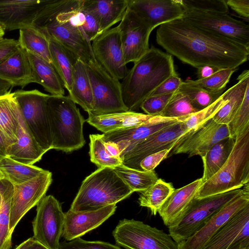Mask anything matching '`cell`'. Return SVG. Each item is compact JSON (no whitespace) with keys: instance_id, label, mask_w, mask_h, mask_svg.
Masks as SVG:
<instances>
[{"instance_id":"cell-41","label":"cell","mask_w":249,"mask_h":249,"mask_svg":"<svg viewBox=\"0 0 249 249\" xmlns=\"http://www.w3.org/2000/svg\"><path fill=\"white\" fill-rule=\"evenodd\" d=\"M198 111L199 110L193 106L188 97L178 89L160 116L177 119Z\"/></svg>"},{"instance_id":"cell-7","label":"cell","mask_w":249,"mask_h":249,"mask_svg":"<svg viewBox=\"0 0 249 249\" xmlns=\"http://www.w3.org/2000/svg\"><path fill=\"white\" fill-rule=\"evenodd\" d=\"M242 190V188L201 198H195L183 214L168 227L169 234L178 243L185 240Z\"/></svg>"},{"instance_id":"cell-47","label":"cell","mask_w":249,"mask_h":249,"mask_svg":"<svg viewBox=\"0 0 249 249\" xmlns=\"http://www.w3.org/2000/svg\"><path fill=\"white\" fill-rule=\"evenodd\" d=\"M175 93L150 95L143 101L140 108L147 115L160 116Z\"/></svg>"},{"instance_id":"cell-2","label":"cell","mask_w":249,"mask_h":249,"mask_svg":"<svg viewBox=\"0 0 249 249\" xmlns=\"http://www.w3.org/2000/svg\"><path fill=\"white\" fill-rule=\"evenodd\" d=\"M83 22L80 0H50L39 12L33 25L87 63L93 56L91 44L82 32Z\"/></svg>"},{"instance_id":"cell-38","label":"cell","mask_w":249,"mask_h":249,"mask_svg":"<svg viewBox=\"0 0 249 249\" xmlns=\"http://www.w3.org/2000/svg\"><path fill=\"white\" fill-rule=\"evenodd\" d=\"M114 169L133 192H141L147 189L159 179L154 171H147L132 168L123 164Z\"/></svg>"},{"instance_id":"cell-16","label":"cell","mask_w":249,"mask_h":249,"mask_svg":"<svg viewBox=\"0 0 249 249\" xmlns=\"http://www.w3.org/2000/svg\"><path fill=\"white\" fill-rule=\"evenodd\" d=\"M119 27L125 63L135 62L149 49V39L153 31L134 12L127 8Z\"/></svg>"},{"instance_id":"cell-17","label":"cell","mask_w":249,"mask_h":249,"mask_svg":"<svg viewBox=\"0 0 249 249\" xmlns=\"http://www.w3.org/2000/svg\"><path fill=\"white\" fill-rule=\"evenodd\" d=\"M242 189L239 195L226 204L193 234L178 243V249H202L231 216L249 204V182Z\"/></svg>"},{"instance_id":"cell-24","label":"cell","mask_w":249,"mask_h":249,"mask_svg":"<svg viewBox=\"0 0 249 249\" xmlns=\"http://www.w3.org/2000/svg\"><path fill=\"white\" fill-rule=\"evenodd\" d=\"M17 141L8 150V156L25 164L33 165L46 152L37 143L28 130L19 107L17 111Z\"/></svg>"},{"instance_id":"cell-58","label":"cell","mask_w":249,"mask_h":249,"mask_svg":"<svg viewBox=\"0 0 249 249\" xmlns=\"http://www.w3.org/2000/svg\"><path fill=\"white\" fill-rule=\"evenodd\" d=\"M31 240V238L28 239L27 240L24 241L20 245H19L18 247H17L15 249H26L28 245H29Z\"/></svg>"},{"instance_id":"cell-51","label":"cell","mask_w":249,"mask_h":249,"mask_svg":"<svg viewBox=\"0 0 249 249\" xmlns=\"http://www.w3.org/2000/svg\"><path fill=\"white\" fill-rule=\"evenodd\" d=\"M19 47L18 40L2 38L0 39V65Z\"/></svg>"},{"instance_id":"cell-49","label":"cell","mask_w":249,"mask_h":249,"mask_svg":"<svg viewBox=\"0 0 249 249\" xmlns=\"http://www.w3.org/2000/svg\"><path fill=\"white\" fill-rule=\"evenodd\" d=\"M170 150V149H166L146 156L140 163L141 170L147 171H154L155 168L160 162L167 158Z\"/></svg>"},{"instance_id":"cell-48","label":"cell","mask_w":249,"mask_h":249,"mask_svg":"<svg viewBox=\"0 0 249 249\" xmlns=\"http://www.w3.org/2000/svg\"><path fill=\"white\" fill-rule=\"evenodd\" d=\"M60 249H122L120 247L100 241H86L78 238L60 243Z\"/></svg>"},{"instance_id":"cell-21","label":"cell","mask_w":249,"mask_h":249,"mask_svg":"<svg viewBox=\"0 0 249 249\" xmlns=\"http://www.w3.org/2000/svg\"><path fill=\"white\" fill-rule=\"evenodd\" d=\"M127 8L153 30L160 25L181 18L184 10L178 0H127Z\"/></svg>"},{"instance_id":"cell-34","label":"cell","mask_w":249,"mask_h":249,"mask_svg":"<svg viewBox=\"0 0 249 249\" xmlns=\"http://www.w3.org/2000/svg\"><path fill=\"white\" fill-rule=\"evenodd\" d=\"M18 41L19 47L25 51L52 64L49 38L35 26L32 25L20 29Z\"/></svg>"},{"instance_id":"cell-12","label":"cell","mask_w":249,"mask_h":249,"mask_svg":"<svg viewBox=\"0 0 249 249\" xmlns=\"http://www.w3.org/2000/svg\"><path fill=\"white\" fill-rule=\"evenodd\" d=\"M189 22L249 47V26L228 13L184 10L182 18Z\"/></svg>"},{"instance_id":"cell-29","label":"cell","mask_w":249,"mask_h":249,"mask_svg":"<svg viewBox=\"0 0 249 249\" xmlns=\"http://www.w3.org/2000/svg\"><path fill=\"white\" fill-rule=\"evenodd\" d=\"M237 80V83L226 91L227 103L212 118L217 124L227 125L240 107L249 87V70L244 71Z\"/></svg>"},{"instance_id":"cell-57","label":"cell","mask_w":249,"mask_h":249,"mask_svg":"<svg viewBox=\"0 0 249 249\" xmlns=\"http://www.w3.org/2000/svg\"><path fill=\"white\" fill-rule=\"evenodd\" d=\"M26 249H49L31 237V242Z\"/></svg>"},{"instance_id":"cell-22","label":"cell","mask_w":249,"mask_h":249,"mask_svg":"<svg viewBox=\"0 0 249 249\" xmlns=\"http://www.w3.org/2000/svg\"><path fill=\"white\" fill-rule=\"evenodd\" d=\"M50 0H0V23L5 30L32 26Z\"/></svg>"},{"instance_id":"cell-33","label":"cell","mask_w":249,"mask_h":249,"mask_svg":"<svg viewBox=\"0 0 249 249\" xmlns=\"http://www.w3.org/2000/svg\"><path fill=\"white\" fill-rule=\"evenodd\" d=\"M235 142L230 137L223 139L210 148L201 158L203 163L202 183L213 177L228 159Z\"/></svg>"},{"instance_id":"cell-26","label":"cell","mask_w":249,"mask_h":249,"mask_svg":"<svg viewBox=\"0 0 249 249\" xmlns=\"http://www.w3.org/2000/svg\"><path fill=\"white\" fill-rule=\"evenodd\" d=\"M0 79L22 89L36 83L26 51L19 47L0 65Z\"/></svg>"},{"instance_id":"cell-44","label":"cell","mask_w":249,"mask_h":249,"mask_svg":"<svg viewBox=\"0 0 249 249\" xmlns=\"http://www.w3.org/2000/svg\"><path fill=\"white\" fill-rule=\"evenodd\" d=\"M227 126L230 137L234 140L249 129V87L240 107Z\"/></svg>"},{"instance_id":"cell-11","label":"cell","mask_w":249,"mask_h":249,"mask_svg":"<svg viewBox=\"0 0 249 249\" xmlns=\"http://www.w3.org/2000/svg\"><path fill=\"white\" fill-rule=\"evenodd\" d=\"M36 206V215L32 222L33 238L49 249H60L65 213L59 202L49 195Z\"/></svg>"},{"instance_id":"cell-5","label":"cell","mask_w":249,"mask_h":249,"mask_svg":"<svg viewBox=\"0 0 249 249\" xmlns=\"http://www.w3.org/2000/svg\"><path fill=\"white\" fill-rule=\"evenodd\" d=\"M52 149L70 153L85 144V121L76 104L68 96L50 95L47 101Z\"/></svg>"},{"instance_id":"cell-3","label":"cell","mask_w":249,"mask_h":249,"mask_svg":"<svg viewBox=\"0 0 249 249\" xmlns=\"http://www.w3.org/2000/svg\"><path fill=\"white\" fill-rule=\"evenodd\" d=\"M176 74L172 56L154 46L150 48L134 63L121 83L123 100L128 111L140 108L160 84Z\"/></svg>"},{"instance_id":"cell-46","label":"cell","mask_w":249,"mask_h":249,"mask_svg":"<svg viewBox=\"0 0 249 249\" xmlns=\"http://www.w3.org/2000/svg\"><path fill=\"white\" fill-rule=\"evenodd\" d=\"M184 10L228 13L229 7L225 0H178Z\"/></svg>"},{"instance_id":"cell-36","label":"cell","mask_w":249,"mask_h":249,"mask_svg":"<svg viewBox=\"0 0 249 249\" xmlns=\"http://www.w3.org/2000/svg\"><path fill=\"white\" fill-rule=\"evenodd\" d=\"M45 170L33 165L25 164L6 157L0 160V171L5 179L13 185L27 181Z\"/></svg>"},{"instance_id":"cell-28","label":"cell","mask_w":249,"mask_h":249,"mask_svg":"<svg viewBox=\"0 0 249 249\" xmlns=\"http://www.w3.org/2000/svg\"><path fill=\"white\" fill-rule=\"evenodd\" d=\"M26 52L36 83L41 85L52 95H65L64 85L53 64Z\"/></svg>"},{"instance_id":"cell-15","label":"cell","mask_w":249,"mask_h":249,"mask_svg":"<svg viewBox=\"0 0 249 249\" xmlns=\"http://www.w3.org/2000/svg\"><path fill=\"white\" fill-rule=\"evenodd\" d=\"M93 56L111 76L123 80L128 69L125 63L118 26L104 32L91 42Z\"/></svg>"},{"instance_id":"cell-30","label":"cell","mask_w":249,"mask_h":249,"mask_svg":"<svg viewBox=\"0 0 249 249\" xmlns=\"http://www.w3.org/2000/svg\"><path fill=\"white\" fill-rule=\"evenodd\" d=\"M52 64L64 88L71 90L75 65L78 57L71 51L56 40L48 38Z\"/></svg>"},{"instance_id":"cell-52","label":"cell","mask_w":249,"mask_h":249,"mask_svg":"<svg viewBox=\"0 0 249 249\" xmlns=\"http://www.w3.org/2000/svg\"><path fill=\"white\" fill-rule=\"evenodd\" d=\"M228 7L235 11L241 17L249 18V0H226Z\"/></svg>"},{"instance_id":"cell-31","label":"cell","mask_w":249,"mask_h":249,"mask_svg":"<svg viewBox=\"0 0 249 249\" xmlns=\"http://www.w3.org/2000/svg\"><path fill=\"white\" fill-rule=\"evenodd\" d=\"M69 96L85 111L90 113L92 110L93 96L86 63L78 59L74 66L71 87Z\"/></svg>"},{"instance_id":"cell-59","label":"cell","mask_w":249,"mask_h":249,"mask_svg":"<svg viewBox=\"0 0 249 249\" xmlns=\"http://www.w3.org/2000/svg\"><path fill=\"white\" fill-rule=\"evenodd\" d=\"M5 29L3 26L0 23V39L3 38Z\"/></svg>"},{"instance_id":"cell-61","label":"cell","mask_w":249,"mask_h":249,"mask_svg":"<svg viewBox=\"0 0 249 249\" xmlns=\"http://www.w3.org/2000/svg\"></svg>"},{"instance_id":"cell-37","label":"cell","mask_w":249,"mask_h":249,"mask_svg":"<svg viewBox=\"0 0 249 249\" xmlns=\"http://www.w3.org/2000/svg\"><path fill=\"white\" fill-rule=\"evenodd\" d=\"M174 190L171 183L159 178L152 186L140 192L139 205L149 209L152 214L155 215Z\"/></svg>"},{"instance_id":"cell-35","label":"cell","mask_w":249,"mask_h":249,"mask_svg":"<svg viewBox=\"0 0 249 249\" xmlns=\"http://www.w3.org/2000/svg\"><path fill=\"white\" fill-rule=\"evenodd\" d=\"M13 185L8 180H0V249H10L12 235L9 230Z\"/></svg>"},{"instance_id":"cell-8","label":"cell","mask_w":249,"mask_h":249,"mask_svg":"<svg viewBox=\"0 0 249 249\" xmlns=\"http://www.w3.org/2000/svg\"><path fill=\"white\" fill-rule=\"evenodd\" d=\"M30 132L46 152L52 149L47 101L50 95L37 89L13 92Z\"/></svg>"},{"instance_id":"cell-23","label":"cell","mask_w":249,"mask_h":249,"mask_svg":"<svg viewBox=\"0 0 249 249\" xmlns=\"http://www.w3.org/2000/svg\"><path fill=\"white\" fill-rule=\"evenodd\" d=\"M116 204L90 211L75 212L70 209L65 213L62 236L67 241L80 238L97 228L115 212Z\"/></svg>"},{"instance_id":"cell-50","label":"cell","mask_w":249,"mask_h":249,"mask_svg":"<svg viewBox=\"0 0 249 249\" xmlns=\"http://www.w3.org/2000/svg\"><path fill=\"white\" fill-rule=\"evenodd\" d=\"M183 81L178 74L173 75L165 80L152 93L151 95L167 94L176 92L180 88Z\"/></svg>"},{"instance_id":"cell-4","label":"cell","mask_w":249,"mask_h":249,"mask_svg":"<svg viewBox=\"0 0 249 249\" xmlns=\"http://www.w3.org/2000/svg\"><path fill=\"white\" fill-rule=\"evenodd\" d=\"M133 193L114 168H98L82 181L70 209L75 212L96 210L116 204Z\"/></svg>"},{"instance_id":"cell-14","label":"cell","mask_w":249,"mask_h":249,"mask_svg":"<svg viewBox=\"0 0 249 249\" xmlns=\"http://www.w3.org/2000/svg\"><path fill=\"white\" fill-rule=\"evenodd\" d=\"M52 180V173L45 170L27 181L13 185L9 224L11 233L23 216L45 196Z\"/></svg>"},{"instance_id":"cell-45","label":"cell","mask_w":249,"mask_h":249,"mask_svg":"<svg viewBox=\"0 0 249 249\" xmlns=\"http://www.w3.org/2000/svg\"><path fill=\"white\" fill-rule=\"evenodd\" d=\"M126 112L127 111L103 115L89 113L86 121L103 133H107L123 128L124 119Z\"/></svg>"},{"instance_id":"cell-54","label":"cell","mask_w":249,"mask_h":249,"mask_svg":"<svg viewBox=\"0 0 249 249\" xmlns=\"http://www.w3.org/2000/svg\"><path fill=\"white\" fill-rule=\"evenodd\" d=\"M105 145L107 152L111 156L121 159V152L116 143L113 142H105Z\"/></svg>"},{"instance_id":"cell-6","label":"cell","mask_w":249,"mask_h":249,"mask_svg":"<svg viewBox=\"0 0 249 249\" xmlns=\"http://www.w3.org/2000/svg\"><path fill=\"white\" fill-rule=\"evenodd\" d=\"M249 182V129L238 136L227 160L213 177L203 183L196 198L242 188Z\"/></svg>"},{"instance_id":"cell-53","label":"cell","mask_w":249,"mask_h":249,"mask_svg":"<svg viewBox=\"0 0 249 249\" xmlns=\"http://www.w3.org/2000/svg\"><path fill=\"white\" fill-rule=\"evenodd\" d=\"M223 69L211 66H204L197 68V76L198 79L207 78L216 73L220 70Z\"/></svg>"},{"instance_id":"cell-1","label":"cell","mask_w":249,"mask_h":249,"mask_svg":"<svg viewBox=\"0 0 249 249\" xmlns=\"http://www.w3.org/2000/svg\"><path fill=\"white\" fill-rule=\"evenodd\" d=\"M156 40L168 53L197 69L211 66L237 69L249 59V47L183 18L160 25Z\"/></svg>"},{"instance_id":"cell-56","label":"cell","mask_w":249,"mask_h":249,"mask_svg":"<svg viewBox=\"0 0 249 249\" xmlns=\"http://www.w3.org/2000/svg\"><path fill=\"white\" fill-rule=\"evenodd\" d=\"M12 87L9 83L0 79V95L11 91Z\"/></svg>"},{"instance_id":"cell-25","label":"cell","mask_w":249,"mask_h":249,"mask_svg":"<svg viewBox=\"0 0 249 249\" xmlns=\"http://www.w3.org/2000/svg\"><path fill=\"white\" fill-rule=\"evenodd\" d=\"M202 184L201 178L178 189L174 190L158 211L164 224L168 227L185 213Z\"/></svg>"},{"instance_id":"cell-18","label":"cell","mask_w":249,"mask_h":249,"mask_svg":"<svg viewBox=\"0 0 249 249\" xmlns=\"http://www.w3.org/2000/svg\"><path fill=\"white\" fill-rule=\"evenodd\" d=\"M188 131L184 124L178 121L158 131L121 156L123 164L141 170L140 163L143 159L164 149L171 150L179 138Z\"/></svg>"},{"instance_id":"cell-20","label":"cell","mask_w":249,"mask_h":249,"mask_svg":"<svg viewBox=\"0 0 249 249\" xmlns=\"http://www.w3.org/2000/svg\"><path fill=\"white\" fill-rule=\"evenodd\" d=\"M178 122L176 118L155 116L138 125L103 133L101 137L105 142L116 143L122 156L148 137Z\"/></svg>"},{"instance_id":"cell-32","label":"cell","mask_w":249,"mask_h":249,"mask_svg":"<svg viewBox=\"0 0 249 249\" xmlns=\"http://www.w3.org/2000/svg\"><path fill=\"white\" fill-rule=\"evenodd\" d=\"M18 104L11 91L0 95V131L9 148L17 141Z\"/></svg>"},{"instance_id":"cell-27","label":"cell","mask_w":249,"mask_h":249,"mask_svg":"<svg viewBox=\"0 0 249 249\" xmlns=\"http://www.w3.org/2000/svg\"><path fill=\"white\" fill-rule=\"evenodd\" d=\"M85 6L96 18L99 35L120 22L127 8V0H83Z\"/></svg>"},{"instance_id":"cell-60","label":"cell","mask_w":249,"mask_h":249,"mask_svg":"<svg viewBox=\"0 0 249 249\" xmlns=\"http://www.w3.org/2000/svg\"><path fill=\"white\" fill-rule=\"evenodd\" d=\"M4 178L2 173L0 171V180Z\"/></svg>"},{"instance_id":"cell-10","label":"cell","mask_w":249,"mask_h":249,"mask_svg":"<svg viewBox=\"0 0 249 249\" xmlns=\"http://www.w3.org/2000/svg\"><path fill=\"white\" fill-rule=\"evenodd\" d=\"M86 65L93 96L90 113L103 115L128 111L123 100L120 81L106 71L93 56Z\"/></svg>"},{"instance_id":"cell-19","label":"cell","mask_w":249,"mask_h":249,"mask_svg":"<svg viewBox=\"0 0 249 249\" xmlns=\"http://www.w3.org/2000/svg\"><path fill=\"white\" fill-rule=\"evenodd\" d=\"M202 249H249V204L231 216Z\"/></svg>"},{"instance_id":"cell-40","label":"cell","mask_w":249,"mask_h":249,"mask_svg":"<svg viewBox=\"0 0 249 249\" xmlns=\"http://www.w3.org/2000/svg\"><path fill=\"white\" fill-rule=\"evenodd\" d=\"M228 101L226 91H224L218 99L208 107L195 113L177 119L178 122L184 124L189 131L195 130L212 119Z\"/></svg>"},{"instance_id":"cell-43","label":"cell","mask_w":249,"mask_h":249,"mask_svg":"<svg viewBox=\"0 0 249 249\" xmlns=\"http://www.w3.org/2000/svg\"><path fill=\"white\" fill-rule=\"evenodd\" d=\"M235 69H223L207 78L185 82L192 86L199 87L213 92H224L225 88Z\"/></svg>"},{"instance_id":"cell-55","label":"cell","mask_w":249,"mask_h":249,"mask_svg":"<svg viewBox=\"0 0 249 249\" xmlns=\"http://www.w3.org/2000/svg\"><path fill=\"white\" fill-rule=\"evenodd\" d=\"M6 157H8V145L0 131V160Z\"/></svg>"},{"instance_id":"cell-39","label":"cell","mask_w":249,"mask_h":249,"mask_svg":"<svg viewBox=\"0 0 249 249\" xmlns=\"http://www.w3.org/2000/svg\"><path fill=\"white\" fill-rule=\"evenodd\" d=\"M89 140L90 160L98 168H114L123 164L121 159L112 157L108 153L101 134H90Z\"/></svg>"},{"instance_id":"cell-9","label":"cell","mask_w":249,"mask_h":249,"mask_svg":"<svg viewBox=\"0 0 249 249\" xmlns=\"http://www.w3.org/2000/svg\"><path fill=\"white\" fill-rule=\"evenodd\" d=\"M112 235L116 245L125 249H178L169 234L133 219L120 220Z\"/></svg>"},{"instance_id":"cell-42","label":"cell","mask_w":249,"mask_h":249,"mask_svg":"<svg viewBox=\"0 0 249 249\" xmlns=\"http://www.w3.org/2000/svg\"><path fill=\"white\" fill-rule=\"evenodd\" d=\"M178 90L186 94L193 106L198 110L202 109L215 102L224 92H213L192 86L183 81Z\"/></svg>"},{"instance_id":"cell-13","label":"cell","mask_w":249,"mask_h":249,"mask_svg":"<svg viewBox=\"0 0 249 249\" xmlns=\"http://www.w3.org/2000/svg\"><path fill=\"white\" fill-rule=\"evenodd\" d=\"M228 137L230 135L227 125L217 124L212 118L180 137L167 158L179 154H188L189 158L196 155L202 158L213 145Z\"/></svg>"}]
</instances>
